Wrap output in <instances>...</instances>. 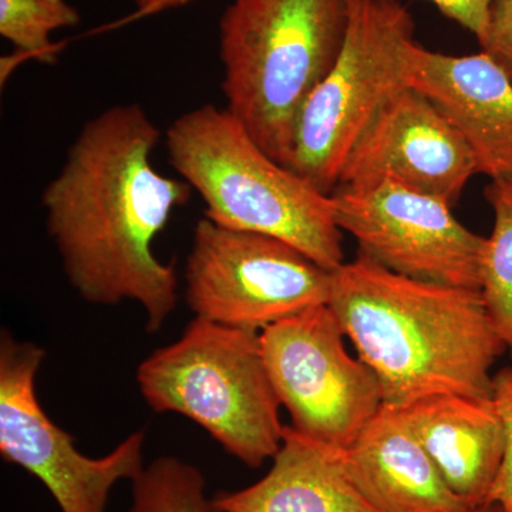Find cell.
I'll list each match as a JSON object with an SVG mask.
<instances>
[{
  "instance_id": "cell-1",
  "label": "cell",
  "mask_w": 512,
  "mask_h": 512,
  "mask_svg": "<svg viewBox=\"0 0 512 512\" xmlns=\"http://www.w3.org/2000/svg\"><path fill=\"white\" fill-rule=\"evenodd\" d=\"M160 137L140 104L101 111L42 194L47 232L70 285L94 305L136 302L151 333L178 301L174 266L157 258L154 241L192 191L154 167Z\"/></svg>"
},
{
  "instance_id": "cell-2",
  "label": "cell",
  "mask_w": 512,
  "mask_h": 512,
  "mask_svg": "<svg viewBox=\"0 0 512 512\" xmlns=\"http://www.w3.org/2000/svg\"><path fill=\"white\" fill-rule=\"evenodd\" d=\"M328 305L386 406L439 393L491 399L493 367L507 348L478 289L407 278L357 254L332 272Z\"/></svg>"
},
{
  "instance_id": "cell-3",
  "label": "cell",
  "mask_w": 512,
  "mask_h": 512,
  "mask_svg": "<svg viewBox=\"0 0 512 512\" xmlns=\"http://www.w3.org/2000/svg\"><path fill=\"white\" fill-rule=\"evenodd\" d=\"M165 147L208 220L282 239L330 272L345 264L332 195L269 157L227 107L187 111L168 127Z\"/></svg>"
},
{
  "instance_id": "cell-4",
  "label": "cell",
  "mask_w": 512,
  "mask_h": 512,
  "mask_svg": "<svg viewBox=\"0 0 512 512\" xmlns=\"http://www.w3.org/2000/svg\"><path fill=\"white\" fill-rule=\"evenodd\" d=\"M350 0H232L220 20L227 109L285 167L303 104L338 59Z\"/></svg>"
},
{
  "instance_id": "cell-5",
  "label": "cell",
  "mask_w": 512,
  "mask_h": 512,
  "mask_svg": "<svg viewBox=\"0 0 512 512\" xmlns=\"http://www.w3.org/2000/svg\"><path fill=\"white\" fill-rule=\"evenodd\" d=\"M137 383L154 412L194 421L249 468L262 467L281 447V403L259 332L195 318L180 339L140 363Z\"/></svg>"
},
{
  "instance_id": "cell-6",
  "label": "cell",
  "mask_w": 512,
  "mask_h": 512,
  "mask_svg": "<svg viewBox=\"0 0 512 512\" xmlns=\"http://www.w3.org/2000/svg\"><path fill=\"white\" fill-rule=\"evenodd\" d=\"M417 45L412 13L400 0H350L345 43L303 104L288 168L332 194L359 138L410 86Z\"/></svg>"
},
{
  "instance_id": "cell-7",
  "label": "cell",
  "mask_w": 512,
  "mask_h": 512,
  "mask_svg": "<svg viewBox=\"0 0 512 512\" xmlns=\"http://www.w3.org/2000/svg\"><path fill=\"white\" fill-rule=\"evenodd\" d=\"M332 272L269 235L202 218L185 264V301L195 318L261 332L329 303Z\"/></svg>"
},
{
  "instance_id": "cell-8",
  "label": "cell",
  "mask_w": 512,
  "mask_h": 512,
  "mask_svg": "<svg viewBox=\"0 0 512 512\" xmlns=\"http://www.w3.org/2000/svg\"><path fill=\"white\" fill-rule=\"evenodd\" d=\"M259 336L269 379L293 429L343 450L382 409L379 379L350 355L328 303L266 326Z\"/></svg>"
},
{
  "instance_id": "cell-9",
  "label": "cell",
  "mask_w": 512,
  "mask_h": 512,
  "mask_svg": "<svg viewBox=\"0 0 512 512\" xmlns=\"http://www.w3.org/2000/svg\"><path fill=\"white\" fill-rule=\"evenodd\" d=\"M45 350L0 338V454L42 481L62 512H106L114 485L144 468L146 433H131L106 456H84L73 436L47 416L36 396Z\"/></svg>"
},
{
  "instance_id": "cell-10",
  "label": "cell",
  "mask_w": 512,
  "mask_h": 512,
  "mask_svg": "<svg viewBox=\"0 0 512 512\" xmlns=\"http://www.w3.org/2000/svg\"><path fill=\"white\" fill-rule=\"evenodd\" d=\"M330 195L357 254L407 278L480 291L485 238L454 217L450 202L392 181L338 187Z\"/></svg>"
},
{
  "instance_id": "cell-11",
  "label": "cell",
  "mask_w": 512,
  "mask_h": 512,
  "mask_svg": "<svg viewBox=\"0 0 512 512\" xmlns=\"http://www.w3.org/2000/svg\"><path fill=\"white\" fill-rule=\"evenodd\" d=\"M476 174L477 160L464 138L424 94L409 86L359 138L338 187L392 181L454 205Z\"/></svg>"
},
{
  "instance_id": "cell-12",
  "label": "cell",
  "mask_w": 512,
  "mask_h": 512,
  "mask_svg": "<svg viewBox=\"0 0 512 512\" xmlns=\"http://www.w3.org/2000/svg\"><path fill=\"white\" fill-rule=\"evenodd\" d=\"M410 86L464 138L478 173L491 181L512 180V80L493 57L444 55L419 43Z\"/></svg>"
},
{
  "instance_id": "cell-13",
  "label": "cell",
  "mask_w": 512,
  "mask_h": 512,
  "mask_svg": "<svg viewBox=\"0 0 512 512\" xmlns=\"http://www.w3.org/2000/svg\"><path fill=\"white\" fill-rule=\"evenodd\" d=\"M346 476L377 512H467L470 505L444 483L402 412L383 404L342 450Z\"/></svg>"
},
{
  "instance_id": "cell-14",
  "label": "cell",
  "mask_w": 512,
  "mask_h": 512,
  "mask_svg": "<svg viewBox=\"0 0 512 512\" xmlns=\"http://www.w3.org/2000/svg\"><path fill=\"white\" fill-rule=\"evenodd\" d=\"M399 410L450 490L470 507L487 504L507 444L493 399L439 393Z\"/></svg>"
},
{
  "instance_id": "cell-15",
  "label": "cell",
  "mask_w": 512,
  "mask_h": 512,
  "mask_svg": "<svg viewBox=\"0 0 512 512\" xmlns=\"http://www.w3.org/2000/svg\"><path fill=\"white\" fill-rule=\"evenodd\" d=\"M272 460L255 484L212 497V512H377L346 476L342 448L285 426Z\"/></svg>"
},
{
  "instance_id": "cell-16",
  "label": "cell",
  "mask_w": 512,
  "mask_h": 512,
  "mask_svg": "<svg viewBox=\"0 0 512 512\" xmlns=\"http://www.w3.org/2000/svg\"><path fill=\"white\" fill-rule=\"evenodd\" d=\"M485 198L494 212V227L485 238L480 292L495 330L512 357V180H493Z\"/></svg>"
},
{
  "instance_id": "cell-17",
  "label": "cell",
  "mask_w": 512,
  "mask_h": 512,
  "mask_svg": "<svg viewBox=\"0 0 512 512\" xmlns=\"http://www.w3.org/2000/svg\"><path fill=\"white\" fill-rule=\"evenodd\" d=\"M127 512H212L204 474L181 458L158 457L133 481Z\"/></svg>"
},
{
  "instance_id": "cell-18",
  "label": "cell",
  "mask_w": 512,
  "mask_h": 512,
  "mask_svg": "<svg viewBox=\"0 0 512 512\" xmlns=\"http://www.w3.org/2000/svg\"><path fill=\"white\" fill-rule=\"evenodd\" d=\"M80 15L66 0H0V35L18 55L52 63L56 46L50 33L79 25Z\"/></svg>"
},
{
  "instance_id": "cell-19",
  "label": "cell",
  "mask_w": 512,
  "mask_h": 512,
  "mask_svg": "<svg viewBox=\"0 0 512 512\" xmlns=\"http://www.w3.org/2000/svg\"><path fill=\"white\" fill-rule=\"evenodd\" d=\"M491 399L503 423L507 444L503 467L488 503H498L505 511L512 512V366L494 373Z\"/></svg>"
},
{
  "instance_id": "cell-20",
  "label": "cell",
  "mask_w": 512,
  "mask_h": 512,
  "mask_svg": "<svg viewBox=\"0 0 512 512\" xmlns=\"http://www.w3.org/2000/svg\"><path fill=\"white\" fill-rule=\"evenodd\" d=\"M481 49L493 57L512 80V0H491L487 35Z\"/></svg>"
},
{
  "instance_id": "cell-21",
  "label": "cell",
  "mask_w": 512,
  "mask_h": 512,
  "mask_svg": "<svg viewBox=\"0 0 512 512\" xmlns=\"http://www.w3.org/2000/svg\"><path fill=\"white\" fill-rule=\"evenodd\" d=\"M446 18L454 20L468 32L473 33L478 43H483L488 29L491 0H429Z\"/></svg>"
},
{
  "instance_id": "cell-22",
  "label": "cell",
  "mask_w": 512,
  "mask_h": 512,
  "mask_svg": "<svg viewBox=\"0 0 512 512\" xmlns=\"http://www.w3.org/2000/svg\"><path fill=\"white\" fill-rule=\"evenodd\" d=\"M191 0H134L138 16L156 15L164 10L183 8Z\"/></svg>"
},
{
  "instance_id": "cell-23",
  "label": "cell",
  "mask_w": 512,
  "mask_h": 512,
  "mask_svg": "<svg viewBox=\"0 0 512 512\" xmlns=\"http://www.w3.org/2000/svg\"><path fill=\"white\" fill-rule=\"evenodd\" d=\"M467 512H507L504 510L503 505L498 503H487L484 505H480V507L471 508L470 511Z\"/></svg>"
}]
</instances>
